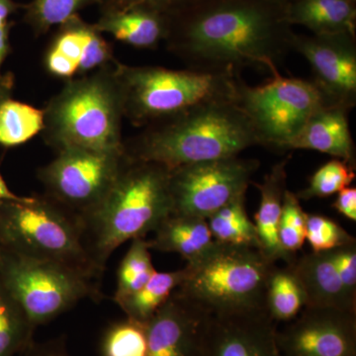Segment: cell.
<instances>
[{
  "mask_svg": "<svg viewBox=\"0 0 356 356\" xmlns=\"http://www.w3.org/2000/svg\"><path fill=\"white\" fill-rule=\"evenodd\" d=\"M168 21V49L199 72L238 77L254 67L274 76L293 51L285 7L261 0H192Z\"/></svg>",
  "mask_w": 356,
  "mask_h": 356,
  "instance_id": "cell-1",
  "label": "cell"
},
{
  "mask_svg": "<svg viewBox=\"0 0 356 356\" xmlns=\"http://www.w3.org/2000/svg\"><path fill=\"white\" fill-rule=\"evenodd\" d=\"M259 146L250 119L236 102L198 105L149 124V127L124 143L132 161L178 166L233 158L248 147Z\"/></svg>",
  "mask_w": 356,
  "mask_h": 356,
  "instance_id": "cell-2",
  "label": "cell"
},
{
  "mask_svg": "<svg viewBox=\"0 0 356 356\" xmlns=\"http://www.w3.org/2000/svg\"><path fill=\"white\" fill-rule=\"evenodd\" d=\"M170 172L159 163L127 158L106 197L84 221L86 247L102 273L121 245L154 233L172 214Z\"/></svg>",
  "mask_w": 356,
  "mask_h": 356,
  "instance_id": "cell-3",
  "label": "cell"
},
{
  "mask_svg": "<svg viewBox=\"0 0 356 356\" xmlns=\"http://www.w3.org/2000/svg\"><path fill=\"white\" fill-rule=\"evenodd\" d=\"M44 113V139L57 151L65 147L124 149L123 97L110 65L90 76L67 81Z\"/></svg>",
  "mask_w": 356,
  "mask_h": 356,
  "instance_id": "cell-4",
  "label": "cell"
},
{
  "mask_svg": "<svg viewBox=\"0 0 356 356\" xmlns=\"http://www.w3.org/2000/svg\"><path fill=\"white\" fill-rule=\"evenodd\" d=\"M274 266L257 248L216 242L198 261L186 264L175 293L209 316L266 310Z\"/></svg>",
  "mask_w": 356,
  "mask_h": 356,
  "instance_id": "cell-5",
  "label": "cell"
},
{
  "mask_svg": "<svg viewBox=\"0 0 356 356\" xmlns=\"http://www.w3.org/2000/svg\"><path fill=\"white\" fill-rule=\"evenodd\" d=\"M0 248L58 264L88 280L102 277L76 217L48 197L0 204Z\"/></svg>",
  "mask_w": 356,
  "mask_h": 356,
  "instance_id": "cell-6",
  "label": "cell"
},
{
  "mask_svg": "<svg viewBox=\"0 0 356 356\" xmlns=\"http://www.w3.org/2000/svg\"><path fill=\"white\" fill-rule=\"evenodd\" d=\"M124 115L142 126L175 116L205 103L236 102L241 76L194 70L131 67L115 62Z\"/></svg>",
  "mask_w": 356,
  "mask_h": 356,
  "instance_id": "cell-7",
  "label": "cell"
},
{
  "mask_svg": "<svg viewBox=\"0 0 356 356\" xmlns=\"http://www.w3.org/2000/svg\"><path fill=\"white\" fill-rule=\"evenodd\" d=\"M0 280L33 327L47 324L84 299L98 300L96 281L65 267L0 248Z\"/></svg>",
  "mask_w": 356,
  "mask_h": 356,
  "instance_id": "cell-8",
  "label": "cell"
},
{
  "mask_svg": "<svg viewBox=\"0 0 356 356\" xmlns=\"http://www.w3.org/2000/svg\"><path fill=\"white\" fill-rule=\"evenodd\" d=\"M236 102L250 119L259 146L280 152L287 151L312 115L327 105L313 81L280 74L254 88L241 77Z\"/></svg>",
  "mask_w": 356,
  "mask_h": 356,
  "instance_id": "cell-9",
  "label": "cell"
},
{
  "mask_svg": "<svg viewBox=\"0 0 356 356\" xmlns=\"http://www.w3.org/2000/svg\"><path fill=\"white\" fill-rule=\"evenodd\" d=\"M126 161L124 149L65 147L39 170L38 177L48 198L76 217L83 227L109 193Z\"/></svg>",
  "mask_w": 356,
  "mask_h": 356,
  "instance_id": "cell-10",
  "label": "cell"
},
{
  "mask_svg": "<svg viewBox=\"0 0 356 356\" xmlns=\"http://www.w3.org/2000/svg\"><path fill=\"white\" fill-rule=\"evenodd\" d=\"M259 168L255 159H215L170 170L172 214L207 220L245 192Z\"/></svg>",
  "mask_w": 356,
  "mask_h": 356,
  "instance_id": "cell-11",
  "label": "cell"
},
{
  "mask_svg": "<svg viewBox=\"0 0 356 356\" xmlns=\"http://www.w3.org/2000/svg\"><path fill=\"white\" fill-rule=\"evenodd\" d=\"M293 51L308 60L313 83L325 103L350 111L356 105V34L293 37Z\"/></svg>",
  "mask_w": 356,
  "mask_h": 356,
  "instance_id": "cell-12",
  "label": "cell"
},
{
  "mask_svg": "<svg viewBox=\"0 0 356 356\" xmlns=\"http://www.w3.org/2000/svg\"><path fill=\"white\" fill-rule=\"evenodd\" d=\"M276 339L281 356H356V313L305 307Z\"/></svg>",
  "mask_w": 356,
  "mask_h": 356,
  "instance_id": "cell-13",
  "label": "cell"
},
{
  "mask_svg": "<svg viewBox=\"0 0 356 356\" xmlns=\"http://www.w3.org/2000/svg\"><path fill=\"white\" fill-rule=\"evenodd\" d=\"M210 316L173 293L147 323L146 356H205Z\"/></svg>",
  "mask_w": 356,
  "mask_h": 356,
  "instance_id": "cell-14",
  "label": "cell"
},
{
  "mask_svg": "<svg viewBox=\"0 0 356 356\" xmlns=\"http://www.w3.org/2000/svg\"><path fill=\"white\" fill-rule=\"evenodd\" d=\"M276 334L266 310L210 316L205 356H281Z\"/></svg>",
  "mask_w": 356,
  "mask_h": 356,
  "instance_id": "cell-15",
  "label": "cell"
},
{
  "mask_svg": "<svg viewBox=\"0 0 356 356\" xmlns=\"http://www.w3.org/2000/svg\"><path fill=\"white\" fill-rule=\"evenodd\" d=\"M348 112L331 105L320 107L291 140L288 149L320 152L355 168V146L348 125Z\"/></svg>",
  "mask_w": 356,
  "mask_h": 356,
  "instance_id": "cell-16",
  "label": "cell"
},
{
  "mask_svg": "<svg viewBox=\"0 0 356 356\" xmlns=\"http://www.w3.org/2000/svg\"><path fill=\"white\" fill-rule=\"evenodd\" d=\"M289 158L275 163L266 173L261 184H255L261 192V203L254 216L255 229L259 242V252L273 264L284 261L290 264V257L281 247L278 228L282 215L283 200L287 191L286 165Z\"/></svg>",
  "mask_w": 356,
  "mask_h": 356,
  "instance_id": "cell-17",
  "label": "cell"
},
{
  "mask_svg": "<svg viewBox=\"0 0 356 356\" xmlns=\"http://www.w3.org/2000/svg\"><path fill=\"white\" fill-rule=\"evenodd\" d=\"M305 290L306 307L334 308L356 313V301L350 298L339 280L329 252H310L290 262Z\"/></svg>",
  "mask_w": 356,
  "mask_h": 356,
  "instance_id": "cell-18",
  "label": "cell"
},
{
  "mask_svg": "<svg viewBox=\"0 0 356 356\" xmlns=\"http://www.w3.org/2000/svg\"><path fill=\"white\" fill-rule=\"evenodd\" d=\"M93 25L100 33H108L134 48L154 49L168 38L170 21L161 11L137 6L102 10Z\"/></svg>",
  "mask_w": 356,
  "mask_h": 356,
  "instance_id": "cell-19",
  "label": "cell"
},
{
  "mask_svg": "<svg viewBox=\"0 0 356 356\" xmlns=\"http://www.w3.org/2000/svg\"><path fill=\"white\" fill-rule=\"evenodd\" d=\"M147 241L149 250L172 252L184 257L187 264L198 261L215 245L207 220L170 214Z\"/></svg>",
  "mask_w": 356,
  "mask_h": 356,
  "instance_id": "cell-20",
  "label": "cell"
},
{
  "mask_svg": "<svg viewBox=\"0 0 356 356\" xmlns=\"http://www.w3.org/2000/svg\"><path fill=\"white\" fill-rule=\"evenodd\" d=\"M290 25H301L314 35L356 34V2L350 0H294L285 7Z\"/></svg>",
  "mask_w": 356,
  "mask_h": 356,
  "instance_id": "cell-21",
  "label": "cell"
},
{
  "mask_svg": "<svg viewBox=\"0 0 356 356\" xmlns=\"http://www.w3.org/2000/svg\"><path fill=\"white\" fill-rule=\"evenodd\" d=\"M307 305L305 290L291 264L273 266L267 280L266 311L274 323H289Z\"/></svg>",
  "mask_w": 356,
  "mask_h": 356,
  "instance_id": "cell-22",
  "label": "cell"
},
{
  "mask_svg": "<svg viewBox=\"0 0 356 356\" xmlns=\"http://www.w3.org/2000/svg\"><path fill=\"white\" fill-rule=\"evenodd\" d=\"M186 276V269L158 273L149 278L137 292L117 304L126 317L147 324L172 296Z\"/></svg>",
  "mask_w": 356,
  "mask_h": 356,
  "instance_id": "cell-23",
  "label": "cell"
},
{
  "mask_svg": "<svg viewBox=\"0 0 356 356\" xmlns=\"http://www.w3.org/2000/svg\"><path fill=\"white\" fill-rule=\"evenodd\" d=\"M207 222L216 242L259 250L254 222L248 218L245 210V195L218 210L208 218Z\"/></svg>",
  "mask_w": 356,
  "mask_h": 356,
  "instance_id": "cell-24",
  "label": "cell"
},
{
  "mask_svg": "<svg viewBox=\"0 0 356 356\" xmlns=\"http://www.w3.org/2000/svg\"><path fill=\"white\" fill-rule=\"evenodd\" d=\"M34 327L0 280V356L23 353L34 343Z\"/></svg>",
  "mask_w": 356,
  "mask_h": 356,
  "instance_id": "cell-25",
  "label": "cell"
},
{
  "mask_svg": "<svg viewBox=\"0 0 356 356\" xmlns=\"http://www.w3.org/2000/svg\"><path fill=\"white\" fill-rule=\"evenodd\" d=\"M44 110L9 97L0 104V145L15 147L43 132Z\"/></svg>",
  "mask_w": 356,
  "mask_h": 356,
  "instance_id": "cell-26",
  "label": "cell"
},
{
  "mask_svg": "<svg viewBox=\"0 0 356 356\" xmlns=\"http://www.w3.org/2000/svg\"><path fill=\"white\" fill-rule=\"evenodd\" d=\"M156 273L146 238H134L117 273V287L113 297L115 303L119 304L137 292Z\"/></svg>",
  "mask_w": 356,
  "mask_h": 356,
  "instance_id": "cell-27",
  "label": "cell"
},
{
  "mask_svg": "<svg viewBox=\"0 0 356 356\" xmlns=\"http://www.w3.org/2000/svg\"><path fill=\"white\" fill-rule=\"evenodd\" d=\"M102 0H33L24 6V20L35 34H44L54 26H60L79 11Z\"/></svg>",
  "mask_w": 356,
  "mask_h": 356,
  "instance_id": "cell-28",
  "label": "cell"
},
{
  "mask_svg": "<svg viewBox=\"0 0 356 356\" xmlns=\"http://www.w3.org/2000/svg\"><path fill=\"white\" fill-rule=\"evenodd\" d=\"M147 324L126 318L110 325L103 336L102 356H146Z\"/></svg>",
  "mask_w": 356,
  "mask_h": 356,
  "instance_id": "cell-29",
  "label": "cell"
},
{
  "mask_svg": "<svg viewBox=\"0 0 356 356\" xmlns=\"http://www.w3.org/2000/svg\"><path fill=\"white\" fill-rule=\"evenodd\" d=\"M355 179V168L341 159H334L316 170L308 186L296 195L300 200L329 197L350 186Z\"/></svg>",
  "mask_w": 356,
  "mask_h": 356,
  "instance_id": "cell-30",
  "label": "cell"
},
{
  "mask_svg": "<svg viewBox=\"0 0 356 356\" xmlns=\"http://www.w3.org/2000/svg\"><path fill=\"white\" fill-rule=\"evenodd\" d=\"M278 238L283 250L295 257L306 241V212L302 209L296 193L287 189L283 200Z\"/></svg>",
  "mask_w": 356,
  "mask_h": 356,
  "instance_id": "cell-31",
  "label": "cell"
},
{
  "mask_svg": "<svg viewBox=\"0 0 356 356\" xmlns=\"http://www.w3.org/2000/svg\"><path fill=\"white\" fill-rule=\"evenodd\" d=\"M306 241L312 252H324L356 243L339 222L324 215L306 213Z\"/></svg>",
  "mask_w": 356,
  "mask_h": 356,
  "instance_id": "cell-32",
  "label": "cell"
},
{
  "mask_svg": "<svg viewBox=\"0 0 356 356\" xmlns=\"http://www.w3.org/2000/svg\"><path fill=\"white\" fill-rule=\"evenodd\" d=\"M95 26V25H93ZM114 62L112 46L95 27L79 62L77 76H88L89 72L100 70Z\"/></svg>",
  "mask_w": 356,
  "mask_h": 356,
  "instance_id": "cell-33",
  "label": "cell"
},
{
  "mask_svg": "<svg viewBox=\"0 0 356 356\" xmlns=\"http://www.w3.org/2000/svg\"><path fill=\"white\" fill-rule=\"evenodd\" d=\"M329 252L344 289L348 296L356 301V243L330 250Z\"/></svg>",
  "mask_w": 356,
  "mask_h": 356,
  "instance_id": "cell-34",
  "label": "cell"
},
{
  "mask_svg": "<svg viewBox=\"0 0 356 356\" xmlns=\"http://www.w3.org/2000/svg\"><path fill=\"white\" fill-rule=\"evenodd\" d=\"M192 0H102V10L109 9H126L130 7H147L170 15Z\"/></svg>",
  "mask_w": 356,
  "mask_h": 356,
  "instance_id": "cell-35",
  "label": "cell"
},
{
  "mask_svg": "<svg viewBox=\"0 0 356 356\" xmlns=\"http://www.w3.org/2000/svg\"><path fill=\"white\" fill-rule=\"evenodd\" d=\"M44 67L51 76L67 81L74 79L77 74V65L51 46L44 57Z\"/></svg>",
  "mask_w": 356,
  "mask_h": 356,
  "instance_id": "cell-36",
  "label": "cell"
},
{
  "mask_svg": "<svg viewBox=\"0 0 356 356\" xmlns=\"http://www.w3.org/2000/svg\"><path fill=\"white\" fill-rule=\"evenodd\" d=\"M19 7V4L16 3L14 0H0V70L10 50L9 33H10L11 22L9 21V17ZM1 74L0 72V76Z\"/></svg>",
  "mask_w": 356,
  "mask_h": 356,
  "instance_id": "cell-37",
  "label": "cell"
},
{
  "mask_svg": "<svg viewBox=\"0 0 356 356\" xmlns=\"http://www.w3.org/2000/svg\"><path fill=\"white\" fill-rule=\"evenodd\" d=\"M332 208L350 221H356V188L348 186L337 193Z\"/></svg>",
  "mask_w": 356,
  "mask_h": 356,
  "instance_id": "cell-38",
  "label": "cell"
},
{
  "mask_svg": "<svg viewBox=\"0 0 356 356\" xmlns=\"http://www.w3.org/2000/svg\"><path fill=\"white\" fill-rule=\"evenodd\" d=\"M22 355L23 356H70L65 351L64 346L58 343L44 344L34 343Z\"/></svg>",
  "mask_w": 356,
  "mask_h": 356,
  "instance_id": "cell-39",
  "label": "cell"
},
{
  "mask_svg": "<svg viewBox=\"0 0 356 356\" xmlns=\"http://www.w3.org/2000/svg\"><path fill=\"white\" fill-rule=\"evenodd\" d=\"M14 88V76L11 72H6V74H1L0 76V104L11 97Z\"/></svg>",
  "mask_w": 356,
  "mask_h": 356,
  "instance_id": "cell-40",
  "label": "cell"
},
{
  "mask_svg": "<svg viewBox=\"0 0 356 356\" xmlns=\"http://www.w3.org/2000/svg\"><path fill=\"white\" fill-rule=\"evenodd\" d=\"M27 197H22V196L15 195L13 192L10 191L6 182L4 181L1 173H0V204L6 202V201H13V202H21L24 201Z\"/></svg>",
  "mask_w": 356,
  "mask_h": 356,
  "instance_id": "cell-41",
  "label": "cell"
},
{
  "mask_svg": "<svg viewBox=\"0 0 356 356\" xmlns=\"http://www.w3.org/2000/svg\"><path fill=\"white\" fill-rule=\"evenodd\" d=\"M261 1L269 2V3L276 4V6L286 7L288 4L291 3L294 0H261Z\"/></svg>",
  "mask_w": 356,
  "mask_h": 356,
  "instance_id": "cell-42",
  "label": "cell"
},
{
  "mask_svg": "<svg viewBox=\"0 0 356 356\" xmlns=\"http://www.w3.org/2000/svg\"><path fill=\"white\" fill-rule=\"evenodd\" d=\"M350 1L356 2V0H350Z\"/></svg>",
  "mask_w": 356,
  "mask_h": 356,
  "instance_id": "cell-43",
  "label": "cell"
}]
</instances>
